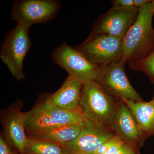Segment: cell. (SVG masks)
<instances>
[{"label": "cell", "mask_w": 154, "mask_h": 154, "mask_svg": "<svg viewBox=\"0 0 154 154\" xmlns=\"http://www.w3.org/2000/svg\"><path fill=\"white\" fill-rule=\"evenodd\" d=\"M29 31L25 27L17 25L6 34L1 45V60L17 81L25 78L24 60L31 46Z\"/></svg>", "instance_id": "obj_4"}, {"label": "cell", "mask_w": 154, "mask_h": 154, "mask_svg": "<svg viewBox=\"0 0 154 154\" xmlns=\"http://www.w3.org/2000/svg\"><path fill=\"white\" fill-rule=\"evenodd\" d=\"M13 154H19L17 153H16V152H13Z\"/></svg>", "instance_id": "obj_25"}, {"label": "cell", "mask_w": 154, "mask_h": 154, "mask_svg": "<svg viewBox=\"0 0 154 154\" xmlns=\"http://www.w3.org/2000/svg\"><path fill=\"white\" fill-rule=\"evenodd\" d=\"M83 124L63 125L33 131L28 133L27 136L50 142L61 146L74 140L81 132Z\"/></svg>", "instance_id": "obj_14"}, {"label": "cell", "mask_w": 154, "mask_h": 154, "mask_svg": "<svg viewBox=\"0 0 154 154\" xmlns=\"http://www.w3.org/2000/svg\"><path fill=\"white\" fill-rule=\"evenodd\" d=\"M128 63L131 70L143 72L154 83V45L142 57L131 61Z\"/></svg>", "instance_id": "obj_17"}, {"label": "cell", "mask_w": 154, "mask_h": 154, "mask_svg": "<svg viewBox=\"0 0 154 154\" xmlns=\"http://www.w3.org/2000/svg\"><path fill=\"white\" fill-rule=\"evenodd\" d=\"M154 14L152 1L139 9L136 20L123 39V54L120 60L122 63L126 64L142 57L154 46Z\"/></svg>", "instance_id": "obj_2"}, {"label": "cell", "mask_w": 154, "mask_h": 154, "mask_svg": "<svg viewBox=\"0 0 154 154\" xmlns=\"http://www.w3.org/2000/svg\"><path fill=\"white\" fill-rule=\"evenodd\" d=\"M110 2L112 7L125 8H135L133 0H113L110 1Z\"/></svg>", "instance_id": "obj_20"}, {"label": "cell", "mask_w": 154, "mask_h": 154, "mask_svg": "<svg viewBox=\"0 0 154 154\" xmlns=\"http://www.w3.org/2000/svg\"><path fill=\"white\" fill-rule=\"evenodd\" d=\"M86 120L81 107L66 110L54 105L50 95L30 111L25 112V130L28 133L69 125H82Z\"/></svg>", "instance_id": "obj_3"}, {"label": "cell", "mask_w": 154, "mask_h": 154, "mask_svg": "<svg viewBox=\"0 0 154 154\" xmlns=\"http://www.w3.org/2000/svg\"><path fill=\"white\" fill-rule=\"evenodd\" d=\"M0 154H13L8 143L2 135L0 136Z\"/></svg>", "instance_id": "obj_21"}, {"label": "cell", "mask_w": 154, "mask_h": 154, "mask_svg": "<svg viewBox=\"0 0 154 154\" xmlns=\"http://www.w3.org/2000/svg\"><path fill=\"white\" fill-rule=\"evenodd\" d=\"M125 143L117 135L105 141L94 154H113Z\"/></svg>", "instance_id": "obj_18"}, {"label": "cell", "mask_w": 154, "mask_h": 154, "mask_svg": "<svg viewBox=\"0 0 154 154\" xmlns=\"http://www.w3.org/2000/svg\"><path fill=\"white\" fill-rule=\"evenodd\" d=\"M112 130L125 143L134 146L139 149L147 139L142 132L132 112L122 101L119 103Z\"/></svg>", "instance_id": "obj_12"}, {"label": "cell", "mask_w": 154, "mask_h": 154, "mask_svg": "<svg viewBox=\"0 0 154 154\" xmlns=\"http://www.w3.org/2000/svg\"><path fill=\"white\" fill-rule=\"evenodd\" d=\"M22 107L21 101L15 102L2 112L1 120L7 143L20 154H25L29 138L25 130V112H22Z\"/></svg>", "instance_id": "obj_11"}, {"label": "cell", "mask_w": 154, "mask_h": 154, "mask_svg": "<svg viewBox=\"0 0 154 154\" xmlns=\"http://www.w3.org/2000/svg\"><path fill=\"white\" fill-rule=\"evenodd\" d=\"M134 7L140 9L147 3L151 1L149 0H133Z\"/></svg>", "instance_id": "obj_22"}, {"label": "cell", "mask_w": 154, "mask_h": 154, "mask_svg": "<svg viewBox=\"0 0 154 154\" xmlns=\"http://www.w3.org/2000/svg\"><path fill=\"white\" fill-rule=\"evenodd\" d=\"M74 48L91 62L102 67L121 60L123 40L110 35L99 34L88 36L82 44Z\"/></svg>", "instance_id": "obj_7"}, {"label": "cell", "mask_w": 154, "mask_h": 154, "mask_svg": "<svg viewBox=\"0 0 154 154\" xmlns=\"http://www.w3.org/2000/svg\"><path fill=\"white\" fill-rule=\"evenodd\" d=\"M152 4L153 7L154 9V1H152Z\"/></svg>", "instance_id": "obj_23"}, {"label": "cell", "mask_w": 154, "mask_h": 154, "mask_svg": "<svg viewBox=\"0 0 154 154\" xmlns=\"http://www.w3.org/2000/svg\"><path fill=\"white\" fill-rule=\"evenodd\" d=\"M113 154H140L139 149L131 145L125 143Z\"/></svg>", "instance_id": "obj_19"}, {"label": "cell", "mask_w": 154, "mask_h": 154, "mask_svg": "<svg viewBox=\"0 0 154 154\" xmlns=\"http://www.w3.org/2000/svg\"><path fill=\"white\" fill-rule=\"evenodd\" d=\"M139 9L112 7L94 22L88 37L106 34L123 40L129 28L134 23Z\"/></svg>", "instance_id": "obj_9"}, {"label": "cell", "mask_w": 154, "mask_h": 154, "mask_svg": "<svg viewBox=\"0 0 154 154\" xmlns=\"http://www.w3.org/2000/svg\"><path fill=\"white\" fill-rule=\"evenodd\" d=\"M136 119L147 138L154 136V103L144 101L123 100Z\"/></svg>", "instance_id": "obj_15"}, {"label": "cell", "mask_w": 154, "mask_h": 154, "mask_svg": "<svg viewBox=\"0 0 154 154\" xmlns=\"http://www.w3.org/2000/svg\"><path fill=\"white\" fill-rule=\"evenodd\" d=\"M83 84L68 76L57 91L50 95L51 100L63 110L71 111L79 110Z\"/></svg>", "instance_id": "obj_13"}, {"label": "cell", "mask_w": 154, "mask_h": 154, "mask_svg": "<svg viewBox=\"0 0 154 154\" xmlns=\"http://www.w3.org/2000/svg\"><path fill=\"white\" fill-rule=\"evenodd\" d=\"M53 61L68 73L69 77L83 84L96 81L101 67L90 61L79 51L63 42L51 54Z\"/></svg>", "instance_id": "obj_5"}, {"label": "cell", "mask_w": 154, "mask_h": 154, "mask_svg": "<svg viewBox=\"0 0 154 154\" xmlns=\"http://www.w3.org/2000/svg\"><path fill=\"white\" fill-rule=\"evenodd\" d=\"M115 135L112 129L86 120L74 140L61 147L64 154H94L105 141Z\"/></svg>", "instance_id": "obj_10"}, {"label": "cell", "mask_w": 154, "mask_h": 154, "mask_svg": "<svg viewBox=\"0 0 154 154\" xmlns=\"http://www.w3.org/2000/svg\"><path fill=\"white\" fill-rule=\"evenodd\" d=\"M119 102L96 81L83 84L79 105L88 121L112 130Z\"/></svg>", "instance_id": "obj_1"}, {"label": "cell", "mask_w": 154, "mask_h": 154, "mask_svg": "<svg viewBox=\"0 0 154 154\" xmlns=\"http://www.w3.org/2000/svg\"><path fill=\"white\" fill-rule=\"evenodd\" d=\"M125 65L119 61L102 67L95 81L107 94L119 101H143L127 76Z\"/></svg>", "instance_id": "obj_8"}, {"label": "cell", "mask_w": 154, "mask_h": 154, "mask_svg": "<svg viewBox=\"0 0 154 154\" xmlns=\"http://www.w3.org/2000/svg\"><path fill=\"white\" fill-rule=\"evenodd\" d=\"M152 101L154 103V96L153 97V98L152 100Z\"/></svg>", "instance_id": "obj_24"}, {"label": "cell", "mask_w": 154, "mask_h": 154, "mask_svg": "<svg viewBox=\"0 0 154 154\" xmlns=\"http://www.w3.org/2000/svg\"><path fill=\"white\" fill-rule=\"evenodd\" d=\"M61 4L57 0H16L12 5V19L30 30L34 24L47 23L55 19Z\"/></svg>", "instance_id": "obj_6"}, {"label": "cell", "mask_w": 154, "mask_h": 154, "mask_svg": "<svg viewBox=\"0 0 154 154\" xmlns=\"http://www.w3.org/2000/svg\"><path fill=\"white\" fill-rule=\"evenodd\" d=\"M25 154H64L63 149L55 143L28 138Z\"/></svg>", "instance_id": "obj_16"}]
</instances>
